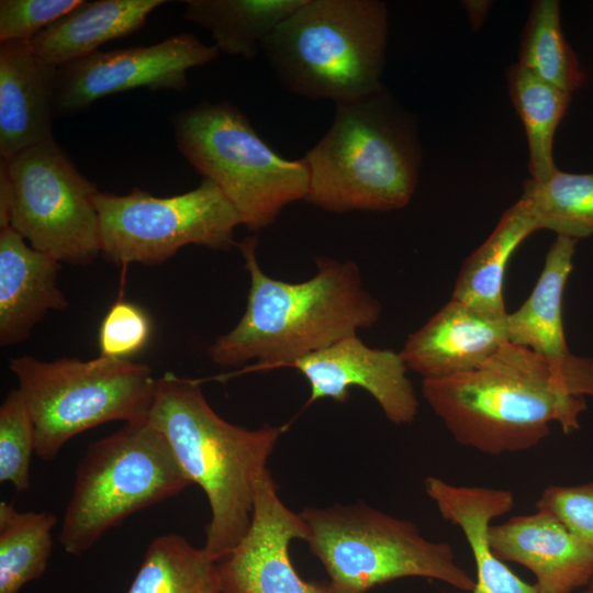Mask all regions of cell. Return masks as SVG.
Here are the masks:
<instances>
[{"mask_svg": "<svg viewBox=\"0 0 593 593\" xmlns=\"http://www.w3.org/2000/svg\"><path fill=\"white\" fill-rule=\"evenodd\" d=\"M423 396L454 439L490 456L540 444L557 423L567 435L580 428L593 399V359L555 360L504 344L474 370L425 379Z\"/></svg>", "mask_w": 593, "mask_h": 593, "instance_id": "cell-1", "label": "cell"}, {"mask_svg": "<svg viewBox=\"0 0 593 593\" xmlns=\"http://www.w3.org/2000/svg\"><path fill=\"white\" fill-rule=\"evenodd\" d=\"M236 246L249 273L247 305L235 327L209 347L214 363L256 360L253 370L289 367L378 322L381 305L365 289L354 261L318 257L315 276L291 283L262 271L255 236Z\"/></svg>", "mask_w": 593, "mask_h": 593, "instance_id": "cell-2", "label": "cell"}, {"mask_svg": "<svg viewBox=\"0 0 593 593\" xmlns=\"http://www.w3.org/2000/svg\"><path fill=\"white\" fill-rule=\"evenodd\" d=\"M147 419L164 434L189 481L205 493L211 519L203 548L222 561L250 527L256 482L283 428L228 423L211 407L199 380L174 372L157 378Z\"/></svg>", "mask_w": 593, "mask_h": 593, "instance_id": "cell-3", "label": "cell"}, {"mask_svg": "<svg viewBox=\"0 0 593 593\" xmlns=\"http://www.w3.org/2000/svg\"><path fill=\"white\" fill-rule=\"evenodd\" d=\"M305 201L328 212L391 211L414 194L421 152L411 119L382 87L336 104L328 131L301 158Z\"/></svg>", "mask_w": 593, "mask_h": 593, "instance_id": "cell-4", "label": "cell"}, {"mask_svg": "<svg viewBox=\"0 0 593 593\" xmlns=\"http://www.w3.org/2000/svg\"><path fill=\"white\" fill-rule=\"evenodd\" d=\"M388 9L378 0H304L261 43L289 92L337 103L383 86Z\"/></svg>", "mask_w": 593, "mask_h": 593, "instance_id": "cell-5", "label": "cell"}, {"mask_svg": "<svg viewBox=\"0 0 593 593\" xmlns=\"http://www.w3.org/2000/svg\"><path fill=\"white\" fill-rule=\"evenodd\" d=\"M306 542L329 577L332 593H365L393 580L419 577L460 591L474 586L447 542L426 539L417 526L363 502L306 507L299 513Z\"/></svg>", "mask_w": 593, "mask_h": 593, "instance_id": "cell-6", "label": "cell"}, {"mask_svg": "<svg viewBox=\"0 0 593 593\" xmlns=\"http://www.w3.org/2000/svg\"><path fill=\"white\" fill-rule=\"evenodd\" d=\"M171 123L181 155L217 184L247 230L270 226L287 205L305 200V164L275 152L230 102H201Z\"/></svg>", "mask_w": 593, "mask_h": 593, "instance_id": "cell-7", "label": "cell"}, {"mask_svg": "<svg viewBox=\"0 0 593 593\" xmlns=\"http://www.w3.org/2000/svg\"><path fill=\"white\" fill-rule=\"evenodd\" d=\"M191 482L164 434L146 418L89 446L75 475L59 541L79 556L132 514L172 497Z\"/></svg>", "mask_w": 593, "mask_h": 593, "instance_id": "cell-8", "label": "cell"}, {"mask_svg": "<svg viewBox=\"0 0 593 593\" xmlns=\"http://www.w3.org/2000/svg\"><path fill=\"white\" fill-rule=\"evenodd\" d=\"M35 430V455L54 459L72 437L104 423L141 422L154 401L157 378L130 359L10 360Z\"/></svg>", "mask_w": 593, "mask_h": 593, "instance_id": "cell-9", "label": "cell"}, {"mask_svg": "<svg viewBox=\"0 0 593 593\" xmlns=\"http://www.w3.org/2000/svg\"><path fill=\"white\" fill-rule=\"evenodd\" d=\"M101 254L127 266L159 265L187 245L228 250L240 217L222 190L203 178L193 190L159 198L137 187L125 195L98 192Z\"/></svg>", "mask_w": 593, "mask_h": 593, "instance_id": "cell-10", "label": "cell"}, {"mask_svg": "<svg viewBox=\"0 0 593 593\" xmlns=\"http://www.w3.org/2000/svg\"><path fill=\"white\" fill-rule=\"evenodd\" d=\"M5 160L12 182L9 227L59 262H92L101 254L97 186L54 138Z\"/></svg>", "mask_w": 593, "mask_h": 593, "instance_id": "cell-11", "label": "cell"}, {"mask_svg": "<svg viewBox=\"0 0 593 593\" xmlns=\"http://www.w3.org/2000/svg\"><path fill=\"white\" fill-rule=\"evenodd\" d=\"M190 33L178 34L149 46L98 51L58 67L55 119L85 110L98 99L136 88L183 91L188 70L204 66L220 55Z\"/></svg>", "mask_w": 593, "mask_h": 593, "instance_id": "cell-12", "label": "cell"}, {"mask_svg": "<svg viewBox=\"0 0 593 593\" xmlns=\"http://www.w3.org/2000/svg\"><path fill=\"white\" fill-rule=\"evenodd\" d=\"M306 537V524L283 504L267 470L256 482L247 534L217 562L222 593H332L328 583L305 581L293 567L290 542Z\"/></svg>", "mask_w": 593, "mask_h": 593, "instance_id": "cell-13", "label": "cell"}, {"mask_svg": "<svg viewBox=\"0 0 593 593\" xmlns=\"http://www.w3.org/2000/svg\"><path fill=\"white\" fill-rule=\"evenodd\" d=\"M289 367L307 380L309 404L321 399L346 402L349 390L359 387L394 424L412 423L417 414L416 392L400 353L369 347L357 335L309 354Z\"/></svg>", "mask_w": 593, "mask_h": 593, "instance_id": "cell-14", "label": "cell"}, {"mask_svg": "<svg viewBox=\"0 0 593 593\" xmlns=\"http://www.w3.org/2000/svg\"><path fill=\"white\" fill-rule=\"evenodd\" d=\"M488 541L502 561L527 568L545 593H571L593 578V550L546 510L492 524Z\"/></svg>", "mask_w": 593, "mask_h": 593, "instance_id": "cell-15", "label": "cell"}, {"mask_svg": "<svg viewBox=\"0 0 593 593\" xmlns=\"http://www.w3.org/2000/svg\"><path fill=\"white\" fill-rule=\"evenodd\" d=\"M506 318L450 299L409 335L400 355L423 380L474 370L508 342Z\"/></svg>", "mask_w": 593, "mask_h": 593, "instance_id": "cell-16", "label": "cell"}, {"mask_svg": "<svg viewBox=\"0 0 593 593\" xmlns=\"http://www.w3.org/2000/svg\"><path fill=\"white\" fill-rule=\"evenodd\" d=\"M57 70L30 42H0L1 158L53 138Z\"/></svg>", "mask_w": 593, "mask_h": 593, "instance_id": "cell-17", "label": "cell"}, {"mask_svg": "<svg viewBox=\"0 0 593 593\" xmlns=\"http://www.w3.org/2000/svg\"><path fill=\"white\" fill-rule=\"evenodd\" d=\"M424 485L440 515L457 526L468 542L475 564L471 593H545L536 583H526L517 577L489 545L492 521L514 505L510 490L456 485L432 475Z\"/></svg>", "mask_w": 593, "mask_h": 593, "instance_id": "cell-18", "label": "cell"}, {"mask_svg": "<svg viewBox=\"0 0 593 593\" xmlns=\"http://www.w3.org/2000/svg\"><path fill=\"white\" fill-rule=\"evenodd\" d=\"M60 262L11 227L0 231V344L25 340L48 311L68 306L58 287Z\"/></svg>", "mask_w": 593, "mask_h": 593, "instance_id": "cell-19", "label": "cell"}, {"mask_svg": "<svg viewBox=\"0 0 593 593\" xmlns=\"http://www.w3.org/2000/svg\"><path fill=\"white\" fill-rule=\"evenodd\" d=\"M164 0H92L80 2L42 30L32 49L57 67L87 57L110 41L137 32Z\"/></svg>", "mask_w": 593, "mask_h": 593, "instance_id": "cell-20", "label": "cell"}, {"mask_svg": "<svg viewBox=\"0 0 593 593\" xmlns=\"http://www.w3.org/2000/svg\"><path fill=\"white\" fill-rule=\"evenodd\" d=\"M577 242L557 235L530 294L516 311L507 313L508 343L555 360L572 355L564 337L562 299Z\"/></svg>", "mask_w": 593, "mask_h": 593, "instance_id": "cell-21", "label": "cell"}, {"mask_svg": "<svg viewBox=\"0 0 593 593\" xmlns=\"http://www.w3.org/2000/svg\"><path fill=\"white\" fill-rule=\"evenodd\" d=\"M537 225L518 200L501 216L489 237L463 261L451 299L490 315L507 314L503 299L508 261Z\"/></svg>", "mask_w": 593, "mask_h": 593, "instance_id": "cell-22", "label": "cell"}, {"mask_svg": "<svg viewBox=\"0 0 593 593\" xmlns=\"http://www.w3.org/2000/svg\"><path fill=\"white\" fill-rule=\"evenodd\" d=\"M304 0H187L183 16L208 30L220 52L254 59L261 43Z\"/></svg>", "mask_w": 593, "mask_h": 593, "instance_id": "cell-23", "label": "cell"}, {"mask_svg": "<svg viewBox=\"0 0 593 593\" xmlns=\"http://www.w3.org/2000/svg\"><path fill=\"white\" fill-rule=\"evenodd\" d=\"M126 593H222L219 564L178 534L156 537Z\"/></svg>", "mask_w": 593, "mask_h": 593, "instance_id": "cell-24", "label": "cell"}, {"mask_svg": "<svg viewBox=\"0 0 593 593\" xmlns=\"http://www.w3.org/2000/svg\"><path fill=\"white\" fill-rule=\"evenodd\" d=\"M507 86L526 131L532 179L546 180L557 170L552 158L553 137L571 93L546 82L518 63L507 71Z\"/></svg>", "mask_w": 593, "mask_h": 593, "instance_id": "cell-25", "label": "cell"}, {"mask_svg": "<svg viewBox=\"0 0 593 593\" xmlns=\"http://www.w3.org/2000/svg\"><path fill=\"white\" fill-rule=\"evenodd\" d=\"M55 524L51 512H21L0 502V593H18L46 571Z\"/></svg>", "mask_w": 593, "mask_h": 593, "instance_id": "cell-26", "label": "cell"}, {"mask_svg": "<svg viewBox=\"0 0 593 593\" xmlns=\"http://www.w3.org/2000/svg\"><path fill=\"white\" fill-rule=\"evenodd\" d=\"M519 201L538 230L574 239L593 234V174L557 169L546 180L528 179Z\"/></svg>", "mask_w": 593, "mask_h": 593, "instance_id": "cell-27", "label": "cell"}, {"mask_svg": "<svg viewBox=\"0 0 593 593\" xmlns=\"http://www.w3.org/2000/svg\"><path fill=\"white\" fill-rule=\"evenodd\" d=\"M518 64L568 93L584 83L586 75L561 30L558 1L533 2L522 35Z\"/></svg>", "mask_w": 593, "mask_h": 593, "instance_id": "cell-28", "label": "cell"}, {"mask_svg": "<svg viewBox=\"0 0 593 593\" xmlns=\"http://www.w3.org/2000/svg\"><path fill=\"white\" fill-rule=\"evenodd\" d=\"M35 452V430L26 403L12 389L0 406V481L16 492L30 488V467Z\"/></svg>", "mask_w": 593, "mask_h": 593, "instance_id": "cell-29", "label": "cell"}, {"mask_svg": "<svg viewBox=\"0 0 593 593\" xmlns=\"http://www.w3.org/2000/svg\"><path fill=\"white\" fill-rule=\"evenodd\" d=\"M150 320L137 305L118 300L104 315L99 328L100 356L128 359L148 343Z\"/></svg>", "mask_w": 593, "mask_h": 593, "instance_id": "cell-30", "label": "cell"}, {"mask_svg": "<svg viewBox=\"0 0 593 593\" xmlns=\"http://www.w3.org/2000/svg\"><path fill=\"white\" fill-rule=\"evenodd\" d=\"M80 0H1L0 42H30Z\"/></svg>", "mask_w": 593, "mask_h": 593, "instance_id": "cell-31", "label": "cell"}, {"mask_svg": "<svg viewBox=\"0 0 593 593\" xmlns=\"http://www.w3.org/2000/svg\"><path fill=\"white\" fill-rule=\"evenodd\" d=\"M535 506L552 513L593 550V482L549 485L542 490Z\"/></svg>", "mask_w": 593, "mask_h": 593, "instance_id": "cell-32", "label": "cell"}, {"mask_svg": "<svg viewBox=\"0 0 593 593\" xmlns=\"http://www.w3.org/2000/svg\"><path fill=\"white\" fill-rule=\"evenodd\" d=\"M12 203V182L7 160L0 161V228L9 227Z\"/></svg>", "mask_w": 593, "mask_h": 593, "instance_id": "cell-33", "label": "cell"}, {"mask_svg": "<svg viewBox=\"0 0 593 593\" xmlns=\"http://www.w3.org/2000/svg\"><path fill=\"white\" fill-rule=\"evenodd\" d=\"M463 7L467 9L472 27L477 30L484 20L488 8L490 7L489 1H465Z\"/></svg>", "mask_w": 593, "mask_h": 593, "instance_id": "cell-34", "label": "cell"}, {"mask_svg": "<svg viewBox=\"0 0 593 593\" xmlns=\"http://www.w3.org/2000/svg\"><path fill=\"white\" fill-rule=\"evenodd\" d=\"M579 593H593V578Z\"/></svg>", "mask_w": 593, "mask_h": 593, "instance_id": "cell-35", "label": "cell"}]
</instances>
